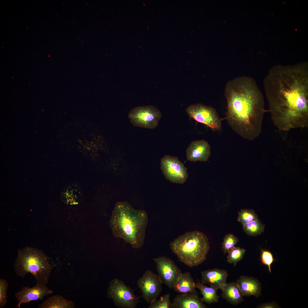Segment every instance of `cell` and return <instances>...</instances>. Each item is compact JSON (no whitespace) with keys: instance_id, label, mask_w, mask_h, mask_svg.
<instances>
[{"instance_id":"1","label":"cell","mask_w":308,"mask_h":308,"mask_svg":"<svg viewBox=\"0 0 308 308\" xmlns=\"http://www.w3.org/2000/svg\"><path fill=\"white\" fill-rule=\"evenodd\" d=\"M269 111L280 130L308 125V68L305 64L277 66L263 81Z\"/></svg>"},{"instance_id":"2","label":"cell","mask_w":308,"mask_h":308,"mask_svg":"<svg viewBox=\"0 0 308 308\" xmlns=\"http://www.w3.org/2000/svg\"><path fill=\"white\" fill-rule=\"evenodd\" d=\"M227 111L224 118L231 128L242 138L253 140L262 131L264 113L263 95L252 78L242 76L226 84Z\"/></svg>"},{"instance_id":"3","label":"cell","mask_w":308,"mask_h":308,"mask_svg":"<svg viewBox=\"0 0 308 308\" xmlns=\"http://www.w3.org/2000/svg\"><path fill=\"white\" fill-rule=\"evenodd\" d=\"M148 221L145 210L134 209L126 202H118L112 211L110 224L115 237L138 249L144 244Z\"/></svg>"},{"instance_id":"4","label":"cell","mask_w":308,"mask_h":308,"mask_svg":"<svg viewBox=\"0 0 308 308\" xmlns=\"http://www.w3.org/2000/svg\"><path fill=\"white\" fill-rule=\"evenodd\" d=\"M170 246L179 261L190 268L205 261L210 248L206 236L196 230L179 236L170 243Z\"/></svg>"},{"instance_id":"5","label":"cell","mask_w":308,"mask_h":308,"mask_svg":"<svg viewBox=\"0 0 308 308\" xmlns=\"http://www.w3.org/2000/svg\"><path fill=\"white\" fill-rule=\"evenodd\" d=\"M52 269L47 256L41 250L29 246L18 249L14 271L19 277L24 278L30 273L34 276L37 284L46 285Z\"/></svg>"},{"instance_id":"6","label":"cell","mask_w":308,"mask_h":308,"mask_svg":"<svg viewBox=\"0 0 308 308\" xmlns=\"http://www.w3.org/2000/svg\"><path fill=\"white\" fill-rule=\"evenodd\" d=\"M107 295L119 308H135L139 302V297L135 294L134 290L117 278L110 281Z\"/></svg>"},{"instance_id":"7","label":"cell","mask_w":308,"mask_h":308,"mask_svg":"<svg viewBox=\"0 0 308 308\" xmlns=\"http://www.w3.org/2000/svg\"><path fill=\"white\" fill-rule=\"evenodd\" d=\"M186 111L190 117L206 125L213 131L221 129L222 119L219 117L213 108L198 104L189 106Z\"/></svg>"},{"instance_id":"8","label":"cell","mask_w":308,"mask_h":308,"mask_svg":"<svg viewBox=\"0 0 308 308\" xmlns=\"http://www.w3.org/2000/svg\"><path fill=\"white\" fill-rule=\"evenodd\" d=\"M161 117L160 110L151 106L135 107L128 114L131 122L134 125L151 129L157 126Z\"/></svg>"},{"instance_id":"9","label":"cell","mask_w":308,"mask_h":308,"mask_svg":"<svg viewBox=\"0 0 308 308\" xmlns=\"http://www.w3.org/2000/svg\"><path fill=\"white\" fill-rule=\"evenodd\" d=\"M137 284L142 297L149 304L156 300L162 291L163 283L161 278L149 270L138 279Z\"/></svg>"},{"instance_id":"10","label":"cell","mask_w":308,"mask_h":308,"mask_svg":"<svg viewBox=\"0 0 308 308\" xmlns=\"http://www.w3.org/2000/svg\"><path fill=\"white\" fill-rule=\"evenodd\" d=\"M160 165L163 174L171 182L183 184L187 179V168L177 157L164 155L161 159Z\"/></svg>"},{"instance_id":"11","label":"cell","mask_w":308,"mask_h":308,"mask_svg":"<svg viewBox=\"0 0 308 308\" xmlns=\"http://www.w3.org/2000/svg\"><path fill=\"white\" fill-rule=\"evenodd\" d=\"M158 275L163 283L172 289L182 272L172 260L161 256L153 259Z\"/></svg>"},{"instance_id":"12","label":"cell","mask_w":308,"mask_h":308,"mask_svg":"<svg viewBox=\"0 0 308 308\" xmlns=\"http://www.w3.org/2000/svg\"><path fill=\"white\" fill-rule=\"evenodd\" d=\"M52 293V291L46 285L43 284H37L31 288L24 286L15 294L18 302L17 307L19 308L22 304L29 303L33 301L43 300L44 297Z\"/></svg>"},{"instance_id":"13","label":"cell","mask_w":308,"mask_h":308,"mask_svg":"<svg viewBox=\"0 0 308 308\" xmlns=\"http://www.w3.org/2000/svg\"><path fill=\"white\" fill-rule=\"evenodd\" d=\"M211 147L208 143L204 139L192 141L187 148V159L191 161H206L210 156Z\"/></svg>"},{"instance_id":"14","label":"cell","mask_w":308,"mask_h":308,"mask_svg":"<svg viewBox=\"0 0 308 308\" xmlns=\"http://www.w3.org/2000/svg\"><path fill=\"white\" fill-rule=\"evenodd\" d=\"M201 274L202 283L218 290H222L227 283L228 274L225 270L215 268L202 271Z\"/></svg>"},{"instance_id":"15","label":"cell","mask_w":308,"mask_h":308,"mask_svg":"<svg viewBox=\"0 0 308 308\" xmlns=\"http://www.w3.org/2000/svg\"><path fill=\"white\" fill-rule=\"evenodd\" d=\"M172 303L173 308H207L197 292L178 294L173 298Z\"/></svg>"},{"instance_id":"16","label":"cell","mask_w":308,"mask_h":308,"mask_svg":"<svg viewBox=\"0 0 308 308\" xmlns=\"http://www.w3.org/2000/svg\"><path fill=\"white\" fill-rule=\"evenodd\" d=\"M236 282L243 296L252 295L258 297L261 294V284L256 278L242 275Z\"/></svg>"},{"instance_id":"17","label":"cell","mask_w":308,"mask_h":308,"mask_svg":"<svg viewBox=\"0 0 308 308\" xmlns=\"http://www.w3.org/2000/svg\"><path fill=\"white\" fill-rule=\"evenodd\" d=\"M221 291L223 298L232 304L238 305L244 300L236 282L227 283Z\"/></svg>"},{"instance_id":"18","label":"cell","mask_w":308,"mask_h":308,"mask_svg":"<svg viewBox=\"0 0 308 308\" xmlns=\"http://www.w3.org/2000/svg\"><path fill=\"white\" fill-rule=\"evenodd\" d=\"M195 283L189 272L182 273L173 289L175 291L181 293L196 292Z\"/></svg>"},{"instance_id":"19","label":"cell","mask_w":308,"mask_h":308,"mask_svg":"<svg viewBox=\"0 0 308 308\" xmlns=\"http://www.w3.org/2000/svg\"><path fill=\"white\" fill-rule=\"evenodd\" d=\"M73 303L62 296L56 295L50 297L39 305L38 308L74 307Z\"/></svg>"},{"instance_id":"20","label":"cell","mask_w":308,"mask_h":308,"mask_svg":"<svg viewBox=\"0 0 308 308\" xmlns=\"http://www.w3.org/2000/svg\"><path fill=\"white\" fill-rule=\"evenodd\" d=\"M195 287L200 290L202 295L201 299L203 302L209 304L218 302L219 296L217 294L218 289L216 288L208 287L199 281L195 283Z\"/></svg>"},{"instance_id":"21","label":"cell","mask_w":308,"mask_h":308,"mask_svg":"<svg viewBox=\"0 0 308 308\" xmlns=\"http://www.w3.org/2000/svg\"><path fill=\"white\" fill-rule=\"evenodd\" d=\"M242 228L248 235L255 236L260 234L264 231V225L258 219L242 225Z\"/></svg>"},{"instance_id":"22","label":"cell","mask_w":308,"mask_h":308,"mask_svg":"<svg viewBox=\"0 0 308 308\" xmlns=\"http://www.w3.org/2000/svg\"><path fill=\"white\" fill-rule=\"evenodd\" d=\"M246 251L244 249L234 247L227 253V262L236 266L237 263L243 258Z\"/></svg>"},{"instance_id":"23","label":"cell","mask_w":308,"mask_h":308,"mask_svg":"<svg viewBox=\"0 0 308 308\" xmlns=\"http://www.w3.org/2000/svg\"><path fill=\"white\" fill-rule=\"evenodd\" d=\"M238 221L242 225L258 219L257 214L252 209H242L238 213Z\"/></svg>"},{"instance_id":"24","label":"cell","mask_w":308,"mask_h":308,"mask_svg":"<svg viewBox=\"0 0 308 308\" xmlns=\"http://www.w3.org/2000/svg\"><path fill=\"white\" fill-rule=\"evenodd\" d=\"M148 308H173L169 293H167L150 304Z\"/></svg>"},{"instance_id":"25","label":"cell","mask_w":308,"mask_h":308,"mask_svg":"<svg viewBox=\"0 0 308 308\" xmlns=\"http://www.w3.org/2000/svg\"><path fill=\"white\" fill-rule=\"evenodd\" d=\"M238 242V238L231 234H228L224 237L222 244V248L224 253L228 252L235 246Z\"/></svg>"},{"instance_id":"26","label":"cell","mask_w":308,"mask_h":308,"mask_svg":"<svg viewBox=\"0 0 308 308\" xmlns=\"http://www.w3.org/2000/svg\"><path fill=\"white\" fill-rule=\"evenodd\" d=\"M260 261L262 264L268 267L269 272L271 273V266L275 260L271 252L267 250H261Z\"/></svg>"},{"instance_id":"27","label":"cell","mask_w":308,"mask_h":308,"mask_svg":"<svg viewBox=\"0 0 308 308\" xmlns=\"http://www.w3.org/2000/svg\"><path fill=\"white\" fill-rule=\"evenodd\" d=\"M9 284L7 280L0 279V308L4 307L7 302L6 294Z\"/></svg>"},{"instance_id":"28","label":"cell","mask_w":308,"mask_h":308,"mask_svg":"<svg viewBox=\"0 0 308 308\" xmlns=\"http://www.w3.org/2000/svg\"><path fill=\"white\" fill-rule=\"evenodd\" d=\"M279 306L275 302L264 303L258 306V308H277Z\"/></svg>"}]
</instances>
